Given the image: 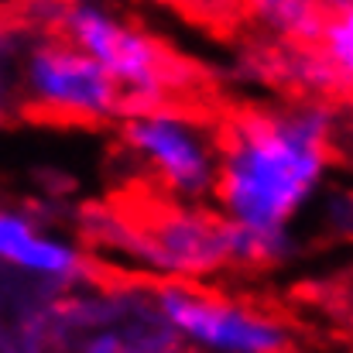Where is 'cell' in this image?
I'll list each match as a JSON object with an SVG mask.
<instances>
[{"label": "cell", "instance_id": "1", "mask_svg": "<svg viewBox=\"0 0 353 353\" xmlns=\"http://www.w3.org/2000/svg\"><path fill=\"white\" fill-rule=\"evenodd\" d=\"M326 168V117H243L230 127L220 161V203L230 223L281 236V227L319 185Z\"/></svg>", "mask_w": 353, "mask_h": 353}, {"label": "cell", "instance_id": "2", "mask_svg": "<svg viewBox=\"0 0 353 353\" xmlns=\"http://www.w3.org/2000/svg\"><path fill=\"white\" fill-rule=\"evenodd\" d=\"M161 312L168 326L182 336H189L199 347H210L216 353H281L285 350V333L234 302H220L203 292L189 288H165L161 292Z\"/></svg>", "mask_w": 353, "mask_h": 353}, {"label": "cell", "instance_id": "3", "mask_svg": "<svg viewBox=\"0 0 353 353\" xmlns=\"http://www.w3.org/2000/svg\"><path fill=\"white\" fill-rule=\"evenodd\" d=\"M69 31L76 38V48L134 97H154L168 83V62L161 48L151 38L110 21L107 14L79 7L69 14Z\"/></svg>", "mask_w": 353, "mask_h": 353}, {"label": "cell", "instance_id": "4", "mask_svg": "<svg viewBox=\"0 0 353 353\" xmlns=\"http://www.w3.org/2000/svg\"><path fill=\"white\" fill-rule=\"evenodd\" d=\"M31 90L45 107L79 120L107 117L120 107V86L76 45L38 48L31 59Z\"/></svg>", "mask_w": 353, "mask_h": 353}, {"label": "cell", "instance_id": "5", "mask_svg": "<svg viewBox=\"0 0 353 353\" xmlns=\"http://www.w3.org/2000/svg\"><path fill=\"white\" fill-rule=\"evenodd\" d=\"M141 243L148 261L185 274L213 271L230 257L227 227L185 210H161V216L151 220L148 230L141 234Z\"/></svg>", "mask_w": 353, "mask_h": 353}, {"label": "cell", "instance_id": "6", "mask_svg": "<svg viewBox=\"0 0 353 353\" xmlns=\"http://www.w3.org/2000/svg\"><path fill=\"white\" fill-rule=\"evenodd\" d=\"M127 141L141 151L168 185L203 192L213 182V158L199 134L179 117H137L127 123Z\"/></svg>", "mask_w": 353, "mask_h": 353}, {"label": "cell", "instance_id": "7", "mask_svg": "<svg viewBox=\"0 0 353 353\" xmlns=\"http://www.w3.org/2000/svg\"><path fill=\"white\" fill-rule=\"evenodd\" d=\"M0 257L24 271L52 274V278H69L79 271V257L65 243L34 234L21 216L10 213H0Z\"/></svg>", "mask_w": 353, "mask_h": 353}, {"label": "cell", "instance_id": "8", "mask_svg": "<svg viewBox=\"0 0 353 353\" xmlns=\"http://www.w3.org/2000/svg\"><path fill=\"white\" fill-rule=\"evenodd\" d=\"M254 7H257L271 24H278V28L288 31V34L316 38V34L323 31L316 0H254Z\"/></svg>", "mask_w": 353, "mask_h": 353}, {"label": "cell", "instance_id": "9", "mask_svg": "<svg viewBox=\"0 0 353 353\" xmlns=\"http://www.w3.org/2000/svg\"><path fill=\"white\" fill-rule=\"evenodd\" d=\"M323 41H326V65L336 72L340 65V76L347 79L353 69V17L350 10H340V17H333L330 24H323Z\"/></svg>", "mask_w": 353, "mask_h": 353}, {"label": "cell", "instance_id": "10", "mask_svg": "<svg viewBox=\"0 0 353 353\" xmlns=\"http://www.w3.org/2000/svg\"><path fill=\"white\" fill-rule=\"evenodd\" d=\"M336 3V0H333ZM340 10H350V0H340Z\"/></svg>", "mask_w": 353, "mask_h": 353}]
</instances>
